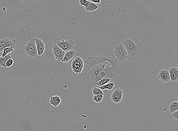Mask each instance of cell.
I'll return each instance as SVG.
<instances>
[{"mask_svg": "<svg viewBox=\"0 0 178 131\" xmlns=\"http://www.w3.org/2000/svg\"><path fill=\"white\" fill-rule=\"evenodd\" d=\"M120 68L118 64L112 65L103 63L86 69L82 77L83 84L89 90L91 91L93 87H97L96 83L103 79L108 78L111 80H115L120 73Z\"/></svg>", "mask_w": 178, "mask_h": 131, "instance_id": "1", "label": "cell"}, {"mask_svg": "<svg viewBox=\"0 0 178 131\" xmlns=\"http://www.w3.org/2000/svg\"><path fill=\"white\" fill-rule=\"evenodd\" d=\"M122 44L127 52L129 61H134L141 55L142 44L136 37L126 39L124 40Z\"/></svg>", "mask_w": 178, "mask_h": 131, "instance_id": "2", "label": "cell"}, {"mask_svg": "<svg viewBox=\"0 0 178 131\" xmlns=\"http://www.w3.org/2000/svg\"><path fill=\"white\" fill-rule=\"evenodd\" d=\"M108 62L112 65L117 64V61L110 56H89L85 61L86 69L93 67L98 64L103 63L104 62Z\"/></svg>", "mask_w": 178, "mask_h": 131, "instance_id": "3", "label": "cell"}, {"mask_svg": "<svg viewBox=\"0 0 178 131\" xmlns=\"http://www.w3.org/2000/svg\"><path fill=\"white\" fill-rule=\"evenodd\" d=\"M113 53L114 56L120 61L124 62L128 60L127 52L122 44L115 45L113 49Z\"/></svg>", "mask_w": 178, "mask_h": 131, "instance_id": "4", "label": "cell"}, {"mask_svg": "<svg viewBox=\"0 0 178 131\" xmlns=\"http://www.w3.org/2000/svg\"><path fill=\"white\" fill-rule=\"evenodd\" d=\"M24 52L29 58H33L38 56L37 49L35 44V39L30 40L27 44L24 46Z\"/></svg>", "mask_w": 178, "mask_h": 131, "instance_id": "5", "label": "cell"}, {"mask_svg": "<svg viewBox=\"0 0 178 131\" xmlns=\"http://www.w3.org/2000/svg\"><path fill=\"white\" fill-rule=\"evenodd\" d=\"M56 44L65 52L74 50L75 47V42L70 39L57 41Z\"/></svg>", "mask_w": 178, "mask_h": 131, "instance_id": "6", "label": "cell"}, {"mask_svg": "<svg viewBox=\"0 0 178 131\" xmlns=\"http://www.w3.org/2000/svg\"><path fill=\"white\" fill-rule=\"evenodd\" d=\"M72 69L73 73L76 74H81L83 71L84 66V61L79 56L76 57L72 62Z\"/></svg>", "mask_w": 178, "mask_h": 131, "instance_id": "7", "label": "cell"}, {"mask_svg": "<svg viewBox=\"0 0 178 131\" xmlns=\"http://www.w3.org/2000/svg\"><path fill=\"white\" fill-rule=\"evenodd\" d=\"M123 93V91L119 88L115 89L111 94L110 96L111 101L115 104L121 102Z\"/></svg>", "mask_w": 178, "mask_h": 131, "instance_id": "8", "label": "cell"}, {"mask_svg": "<svg viewBox=\"0 0 178 131\" xmlns=\"http://www.w3.org/2000/svg\"><path fill=\"white\" fill-rule=\"evenodd\" d=\"M16 45V41L10 38H4L0 40V51H2L4 48L12 46L15 48Z\"/></svg>", "mask_w": 178, "mask_h": 131, "instance_id": "9", "label": "cell"}, {"mask_svg": "<svg viewBox=\"0 0 178 131\" xmlns=\"http://www.w3.org/2000/svg\"><path fill=\"white\" fill-rule=\"evenodd\" d=\"M51 50L55 59L57 61L61 62L65 53V51L56 44L53 45Z\"/></svg>", "mask_w": 178, "mask_h": 131, "instance_id": "10", "label": "cell"}, {"mask_svg": "<svg viewBox=\"0 0 178 131\" xmlns=\"http://www.w3.org/2000/svg\"><path fill=\"white\" fill-rule=\"evenodd\" d=\"M158 78L162 83H168L171 81L170 74L168 70L162 69L159 71Z\"/></svg>", "mask_w": 178, "mask_h": 131, "instance_id": "11", "label": "cell"}, {"mask_svg": "<svg viewBox=\"0 0 178 131\" xmlns=\"http://www.w3.org/2000/svg\"><path fill=\"white\" fill-rule=\"evenodd\" d=\"M35 39L38 56H40L44 53L45 49V44L39 38H35Z\"/></svg>", "mask_w": 178, "mask_h": 131, "instance_id": "12", "label": "cell"}, {"mask_svg": "<svg viewBox=\"0 0 178 131\" xmlns=\"http://www.w3.org/2000/svg\"><path fill=\"white\" fill-rule=\"evenodd\" d=\"M170 74V79L172 82H175L178 81V68L173 66L168 70Z\"/></svg>", "mask_w": 178, "mask_h": 131, "instance_id": "13", "label": "cell"}, {"mask_svg": "<svg viewBox=\"0 0 178 131\" xmlns=\"http://www.w3.org/2000/svg\"><path fill=\"white\" fill-rule=\"evenodd\" d=\"M76 54V53L74 50H71L65 52L63 58L62 59L61 62L62 63H68L70 60L72 59Z\"/></svg>", "mask_w": 178, "mask_h": 131, "instance_id": "14", "label": "cell"}, {"mask_svg": "<svg viewBox=\"0 0 178 131\" xmlns=\"http://www.w3.org/2000/svg\"><path fill=\"white\" fill-rule=\"evenodd\" d=\"M61 102V99L58 96H52L49 100L50 104L54 107H57V106H59Z\"/></svg>", "mask_w": 178, "mask_h": 131, "instance_id": "15", "label": "cell"}, {"mask_svg": "<svg viewBox=\"0 0 178 131\" xmlns=\"http://www.w3.org/2000/svg\"><path fill=\"white\" fill-rule=\"evenodd\" d=\"M169 113H172L173 112H175L178 110V101H173L171 103V105L169 107Z\"/></svg>", "mask_w": 178, "mask_h": 131, "instance_id": "16", "label": "cell"}, {"mask_svg": "<svg viewBox=\"0 0 178 131\" xmlns=\"http://www.w3.org/2000/svg\"><path fill=\"white\" fill-rule=\"evenodd\" d=\"M10 58H11V56L9 54L6 55L4 57H0V66L6 68L5 65L6 62L8 59Z\"/></svg>", "mask_w": 178, "mask_h": 131, "instance_id": "17", "label": "cell"}, {"mask_svg": "<svg viewBox=\"0 0 178 131\" xmlns=\"http://www.w3.org/2000/svg\"><path fill=\"white\" fill-rule=\"evenodd\" d=\"M114 82H110L108 84H106L105 85H103L99 87V88L101 89V90H104V89H108L109 90H111L114 88Z\"/></svg>", "mask_w": 178, "mask_h": 131, "instance_id": "18", "label": "cell"}, {"mask_svg": "<svg viewBox=\"0 0 178 131\" xmlns=\"http://www.w3.org/2000/svg\"><path fill=\"white\" fill-rule=\"evenodd\" d=\"M111 80V79L108 78L103 79L99 80V81L96 82V85L97 86V87H99L101 86L106 84L108 83V82H109Z\"/></svg>", "mask_w": 178, "mask_h": 131, "instance_id": "19", "label": "cell"}, {"mask_svg": "<svg viewBox=\"0 0 178 131\" xmlns=\"http://www.w3.org/2000/svg\"><path fill=\"white\" fill-rule=\"evenodd\" d=\"M14 49V48L12 46H8L4 48L2 50L3 53L2 54V57H4L9 53L13 51Z\"/></svg>", "mask_w": 178, "mask_h": 131, "instance_id": "20", "label": "cell"}, {"mask_svg": "<svg viewBox=\"0 0 178 131\" xmlns=\"http://www.w3.org/2000/svg\"><path fill=\"white\" fill-rule=\"evenodd\" d=\"M98 6L96 5L95 3L90 2V5L89 6V7H88V8H85V10L86 11L92 12V11H94L97 10L98 8Z\"/></svg>", "mask_w": 178, "mask_h": 131, "instance_id": "21", "label": "cell"}, {"mask_svg": "<svg viewBox=\"0 0 178 131\" xmlns=\"http://www.w3.org/2000/svg\"><path fill=\"white\" fill-rule=\"evenodd\" d=\"M92 93L93 95H96V94H102L104 95V93L103 92V90L99 88V87H94L92 88Z\"/></svg>", "mask_w": 178, "mask_h": 131, "instance_id": "22", "label": "cell"}, {"mask_svg": "<svg viewBox=\"0 0 178 131\" xmlns=\"http://www.w3.org/2000/svg\"><path fill=\"white\" fill-rule=\"evenodd\" d=\"M103 98V95L102 94H96V95H94L93 99V101L96 103H99L102 101Z\"/></svg>", "mask_w": 178, "mask_h": 131, "instance_id": "23", "label": "cell"}, {"mask_svg": "<svg viewBox=\"0 0 178 131\" xmlns=\"http://www.w3.org/2000/svg\"><path fill=\"white\" fill-rule=\"evenodd\" d=\"M79 3L81 5L84 6L85 8H86L89 7L90 3V2L87 0H79Z\"/></svg>", "mask_w": 178, "mask_h": 131, "instance_id": "24", "label": "cell"}, {"mask_svg": "<svg viewBox=\"0 0 178 131\" xmlns=\"http://www.w3.org/2000/svg\"><path fill=\"white\" fill-rule=\"evenodd\" d=\"M13 60L12 59L10 58L8 59L7 61H6V62L5 64L6 67L7 68V67H10L11 66H12L13 64Z\"/></svg>", "mask_w": 178, "mask_h": 131, "instance_id": "25", "label": "cell"}, {"mask_svg": "<svg viewBox=\"0 0 178 131\" xmlns=\"http://www.w3.org/2000/svg\"><path fill=\"white\" fill-rule=\"evenodd\" d=\"M178 111L173 112L172 113V116L173 118L176 120H178Z\"/></svg>", "mask_w": 178, "mask_h": 131, "instance_id": "26", "label": "cell"}, {"mask_svg": "<svg viewBox=\"0 0 178 131\" xmlns=\"http://www.w3.org/2000/svg\"><path fill=\"white\" fill-rule=\"evenodd\" d=\"M90 2L93 3H94L99 4V3H100L101 0H90Z\"/></svg>", "mask_w": 178, "mask_h": 131, "instance_id": "27", "label": "cell"}, {"mask_svg": "<svg viewBox=\"0 0 178 131\" xmlns=\"http://www.w3.org/2000/svg\"><path fill=\"white\" fill-rule=\"evenodd\" d=\"M3 53V51H0V57H2V54Z\"/></svg>", "mask_w": 178, "mask_h": 131, "instance_id": "28", "label": "cell"}, {"mask_svg": "<svg viewBox=\"0 0 178 131\" xmlns=\"http://www.w3.org/2000/svg\"><path fill=\"white\" fill-rule=\"evenodd\" d=\"M2 10L4 11H6V9H5V7L3 8Z\"/></svg>", "mask_w": 178, "mask_h": 131, "instance_id": "29", "label": "cell"}, {"mask_svg": "<svg viewBox=\"0 0 178 131\" xmlns=\"http://www.w3.org/2000/svg\"><path fill=\"white\" fill-rule=\"evenodd\" d=\"M90 0H89V1H90Z\"/></svg>", "mask_w": 178, "mask_h": 131, "instance_id": "30", "label": "cell"}]
</instances>
